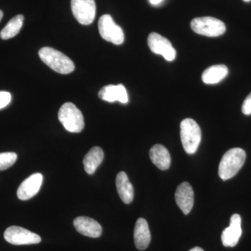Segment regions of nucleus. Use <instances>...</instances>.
I'll return each instance as SVG.
<instances>
[{"label":"nucleus","mask_w":251,"mask_h":251,"mask_svg":"<svg viewBox=\"0 0 251 251\" xmlns=\"http://www.w3.org/2000/svg\"><path fill=\"white\" fill-rule=\"evenodd\" d=\"M4 237L6 242L13 245H30L39 244L41 238L39 234L18 226H11L5 230Z\"/></svg>","instance_id":"nucleus-7"},{"label":"nucleus","mask_w":251,"mask_h":251,"mask_svg":"<svg viewBox=\"0 0 251 251\" xmlns=\"http://www.w3.org/2000/svg\"><path fill=\"white\" fill-rule=\"evenodd\" d=\"M77 232L86 237L98 238L102 234V227L95 220L87 216H79L74 221Z\"/></svg>","instance_id":"nucleus-13"},{"label":"nucleus","mask_w":251,"mask_h":251,"mask_svg":"<svg viewBox=\"0 0 251 251\" xmlns=\"http://www.w3.org/2000/svg\"><path fill=\"white\" fill-rule=\"evenodd\" d=\"M104 153L103 150L99 147H94L83 158L85 171L87 174L92 175L103 161Z\"/></svg>","instance_id":"nucleus-18"},{"label":"nucleus","mask_w":251,"mask_h":251,"mask_svg":"<svg viewBox=\"0 0 251 251\" xmlns=\"http://www.w3.org/2000/svg\"><path fill=\"white\" fill-rule=\"evenodd\" d=\"M175 200L185 215L191 212L194 204V192L189 183L183 182L178 186L175 193Z\"/></svg>","instance_id":"nucleus-12"},{"label":"nucleus","mask_w":251,"mask_h":251,"mask_svg":"<svg viewBox=\"0 0 251 251\" xmlns=\"http://www.w3.org/2000/svg\"><path fill=\"white\" fill-rule=\"evenodd\" d=\"M99 31L104 40L115 45H120L125 41L123 29L117 25L110 15H103L99 21Z\"/></svg>","instance_id":"nucleus-6"},{"label":"nucleus","mask_w":251,"mask_h":251,"mask_svg":"<svg viewBox=\"0 0 251 251\" xmlns=\"http://www.w3.org/2000/svg\"><path fill=\"white\" fill-rule=\"evenodd\" d=\"M24 16L18 15L13 18L0 32V37L3 40H7L17 35L23 27Z\"/></svg>","instance_id":"nucleus-20"},{"label":"nucleus","mask_w":251,"mask_h":251,"mask_svg":"<svg viewBox=\"0 0 251 251\" xmlns=\"http://www.w3.org/2000/svg\"><path fill=\"white\" fill-rule=\"evenodd\" d=\"M242 110L244 115H251V92L246 98L245 100H244L242 105Z\"/></svg>","instance_id":"nucleus-23"},{"label":"nucleus","mask_w":251,"mask_h":251,"mask_svg":"<svg viewBox=\"0 0 251 251\" xmlns=\"http://www.w3.org/2000/svg\"><path fill=\"white\" fill-rule=\"evenodd\" d=\"M71 6L77 22L83 25H89L93 23L96 16L94 0H72Z\"/></svg>","instance_id":"nucleus-8"},{"label":"nucleus","mask_w":251,"mask_h":251,"mask_svg":"<svg viewBox=\"0 0 251 251\" xmlns=\"http://www.w3.org/2000/svg\"><path fill=\"white\" fill-rule=\"evenodd\" d=\"M43 182L41 173L31 175L21 183L18 188L17 196L21 201H28L39 192Z\"/></svg>","instance_id":"nucleus-11"},{"label":"nucleus","mask_w":251,"mask_h":251,"mask_svg":"<svg viewBox=\"0 0 251 251\" xmlns=\"http://www.w3.org/2000/svg\"><path fill=\"white\" fill-rule=\"evenodd\" d=\"M99 98L105 101H120L122 103H127L128 102V93L125 86L120 85H109L105 86L99 92Z\"/></svg>","instance_id":"nucleus-14"},{"label":"nucleus","mask_w":251,"mask_h":251,"mask_svg":"<svg viewBox=\"0 0 251 251\" xmlns=\"http://www.w3.org/2000/svg\"><path fill=\"white\" fill-rule=\"evenodd\" d=\"M148 44L153 53L161 54L167 61L174 60L176 57V50L166 38L156 32H152L148 36Z\"/></svg>","instance_id":"nucleus-9"},{"label":"nucleus","mask_w":251,"mask_h":251,"mask_svg":"<svg viewBox=\"0 0 251 251\" xmlns=\"http://www.w3.org/2000/svg\"><path fill=\"white\" fill-rule=\"evenodd\" d=\"M2 17H3V12H2V11H1V10H0V21H1V20L2 19Z\"/></svg>","instance_id":"nucleus-26"},{"label":"nucleus","mask_w":251,"mask_h":251,"mask_svg":"<svg viewBox=\"0 0 251 251\" xmlns=\"http://www.w3.org/2000/svg\"><path fill=\"white\" fill-rule=\"evenodd\" d=\"M228 72L227 67L223 64L211 66L203 72L202 80L208 85L219 83L227 76Z\"/></svg>","instance_id":"nucleus-19"},{"label":"nucleus","mask_w":251,"mask_h":251,"mask_svg":"<svg viewBox=\"0 0 251 251\" xmlns=\"http://www.w3.org/2000/svg\"><path fill=\"white\" fill-rule=\"evenodd\" d=\"M243 1H245V2H249L251 0H243Z\"/></svg>","instance_id":"nucleus-27"},{"label":"nucleus","mask_w":251,"mask_h":251,"mask_svg":"<svg viewBox=\"0 0 251 251\" xmlns=\"http://www.w3.org/2000/svg\"><path fill=\"white\" fill-rule=\"evenodd\" d=\"M180 136L185 151L193 154L197 151L202 138L201 127L193 119L186 118L180 125Z\"/></svg>","instance_id":"nucleus-3"},{"label":"nucleus","mask_w":251,"mask_h":251,"mask_svg":"<svg viewBox=\"0 0 251 251\" xmlns=\"http://www.w3.org/2000/svg\"><path fill=\"white\" fill-rule=\"evenodd\" d=\"M134 242L138 250L143 251L148 249L151 242L149 225L146 220L140 218L136 221L134 229Z\"/></svg>","instance_id":"nucleus-15"},{"label":"nucleus","mask_w":251,"mask_h":251,"mask_svg":"<svg viewBox=\"0 0 251 251\" xmlns=\"http://www.w3.org/2000/svg\"><path fill=\"white\" fill-rule=\"evenodd\" d=\"M191 29L201 35L217 37L223 35L226 31V25L217 18L201 17L194 18L191 23Z\"/></svg>","instance_id":"nucleus-5"},{"label":"nucleus","mask_w":251,"mask_h":251,"mask_svg":"<svg viewBox=\"0 0 251 251\" xmlns=\"http://www.w3.org/2000/svg\"><path fill=\"white\" fill-rule=\"evenodd\" d=\"M150 157L153 164L162 171H166L171 166V154L163 145H153L150 150Z\"/></svg>","instance_id":"nucleus-16"},{"label":"nucleus","mask_w":251,"mask_h":251,"mask_svg":"<svg viewBox=\"0 0 251 251\" xmlns=\"http://www.w3.org/2000/svg\"><path fill=\"white\" fill-rule=\"evenodd\" d=\"M242 234V218L239 214H233L230 218L228 227L223 231L221 240L226 247H234L239 242Z\"/></svg>","instance_id":"nucleus-10"},{"label":"nucleus","mask_w":251,"mask_h":251,"mask_svg":"<svg viewBox=\"0 0 251 251\" xmlns=\"http://www.w3.org/2000/svg\"><path fill=\"white\" fill-rule=\"evenodd\" d=\"M116 187L120 198L125 204H130L134 198V190L125 172L117 175Z\"/></svg>","instance_id":"nucleus-17"},{"label":"nucleus","mask_w":251,"mask_h":251,"mask_svg":"<svg viewBox=\"0 0 251 251\" xmlns=\"http://www.w3.org/2000/svg\"><path fill=\"white\" fill-rule=\"evenodd\" d=\"M58 119L65 129L71 133H80L85 127L82 112L70 102L63 104L61 106L58 112Z\"/></svg>","instance_id":"nucleus-4"},{"label":"nucleus","mask_w":251,"mask_h":251,"mask_svg":"<svg viewBox=\"0 0 251 251\" xmlns=\"http://www.w3.org/2000/svg\"><path fill=\"white\" fill-rule=\"evenodd\" d=\"M247 154L241 148H233L228 150L220 162L219 175L224 181L231 179L237 175L245 163Z\"/></svg>","instance_id":"nucleus-2"},{"label":"nucleus","mask_w":251,"mask_h":251,"mask_svg":"<svg viewBox=\"0 0 251 251\" xmlns=\"http://www.w3.org/2000/svg\"><path fill=\"white\" fill-rule=\"evenodd\" d=\"M189 251H204L202 249H201V247H195L193 249H191Z\"/></svg>","instance_id":"nucleus-25"},{"label":"nucleus","mask_w":251,"mask_h":251,"mask_svg":"<svg viewBox=\"0 0 251 251\" xmlns=\"http://www.w3.org/2000/svg\"><path fill=\"white\" fill-rule=\"evenodd\" d=\"M11 100V95L9 92H0V110L7 106Z\"/></svg>","instance_id":"nucleus-22"},{"label":"nucleus","mask_w":251,"mask_h":251,"mask_svg":"<svg viewBox=\"0 0 251 251\" xmlns=\"http://www.w3.org/2000/svg\"><path fill=\"white\" fill-rule=\"evenodd\" d=\"M162 1H163V0H150V3L152 5L159 4Z\"/></svg>","instance_id":"nucleus-24"},{"label":"nucleus","mask_w":251,"mask_h":251,"mask_svg":"<svg viewBox=\"0 0 251 251\" xmlns=\"http://www.w3.org/2000/svg\"><path fill=\"white\" fill-rule=\"evenodd\" d=\"M39 55L44 64L59 74H71L75 69V64L72 59L52 48H42L39 51Z\"/></svg>","instance_id":"nucleus-1"},{"label":"nucleus","mask_w":251,"mask_h":251,"mask_svg":"<svg viewBox=\"0 0 251 251\" xmlns=\"http://www.w3.org/2000/svg\"><path fill=\"white\" fill-rule=\"evenodd\" d=\"M14 152L0 153V171H5L13 166L17 160Z\"/></svg>","instance_id":"nucleus-21"}]
</instances>
